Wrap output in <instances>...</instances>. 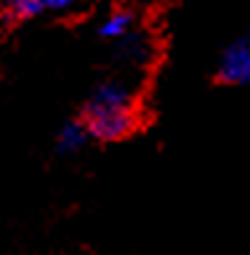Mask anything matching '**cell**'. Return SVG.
I'll list each match as a JSON object with an SVG mask.
<instances>
[{
  "label": "cell",
  "mask_w": 250,
  "mask_h": 255,
  "mask_svg": "<svg viewBox=\"0 0 250 255\" xmlns=\"http://www.w3.org/2000/svg\"><path fill=\"white\" fill-rule=\"evenodd\" d=\"M3 10L10 21H28L39 16L44 8H41V0H5Z\"/></svg>",
  "instance_id": "5b68a950"
},
{
  "label": "cell",
  "mask_w": 250,
  "mask_h": 255,
  "mask_svg": "<svg viewBox=\"0 0 250 255\" xmlns=\"http://www.w3.org/2000/svg\"><path fill=\"white\" fill-rule=\"evenodd\" d=\"M131 28H134V16H131L129 10H116V13H111L109 18L101 21L98 34H101V39H106V41H119L126 34H131Z\"/></svg>",
  "instance_id": "277c9868"
},
{
  "label": "cell",
  "mask_w": 250,
  "mask_h": 255,
  "mask_svg": "<svg viewBox=\"0 0 250 255\" xmlns=\"http://www.w3.org/2000/svg\"><path fill=\"white\" fill-rule=\"evenodd\" d=\"M72 5H75V0H41V8L44 10H57V13L70 10Z\"/></svg>",
  "instance_id": "8992f818"
},
{
  "label": "cell",
  "mask_w": 250,
  "mask_h": 255,
  "mask_svg": "<svg viewBox=\"0 0 250 255\" xmlns=\"http://www.w3.org/2000/svg\"><path fill=\"white\" fill-rule=\"evenodd\" d=\"M217 75L225 85H250V36L232 41L225 49Z\"/></svg>",
  "instance_id": "7a4b0ae2"
},
{
  "label": "cell",
  "mask_w": 250,
  "mask_h": 255,
  "mask_svg": "<svg viewBox=\"0 0 250 255\" xmlns=\"http://www.w3.org/2000/svg\"><path fill=\"white\" fill-rule=\"evenodd\" d=\"M91 139V134H88L83 119L80 122H67L60 134H57V152L60 155H75L85 147V142Z\"/></svg>",
  "instance_id": "3957f363"
},
{
  "label": "cell",
  "mask_w": 250,
  "mask_h": 255,
  "mask_svg": "<svg viewBox=\"0 0 250 255\" xmlns=\"http://www.w3.org/2000/svg\"><path fill=\"white\" fill-rule=\"evenodd\" d=\"M83 124L93 139L119 142L137 129V101L122 83H106L91 96L83 111Z\"/></svg>",
  "instance_id": "6da1fadb"
}]
</instances>
